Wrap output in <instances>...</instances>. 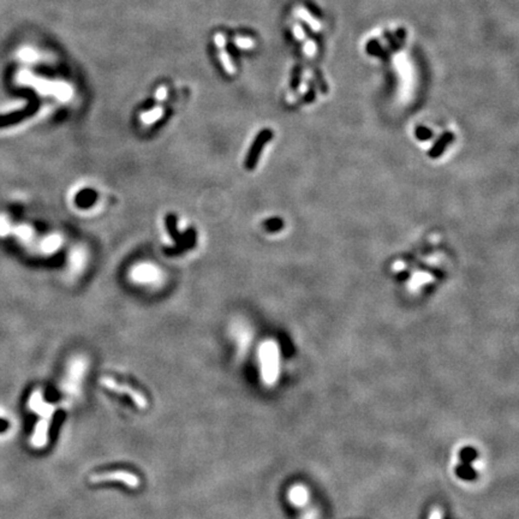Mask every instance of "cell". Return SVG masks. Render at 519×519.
I'll use <instances>...</instances> for the list:
<instances>
[{
  "label": "cell",
  "instance_id": "18",
  "mask_svg": "<svg viewBox=\"0 0 519 519\" xmlns=\"http://www.w3.org/2000/svg\"><path fill=\"white\" fill-rule=\"evenodd\" d=\"M314 100H315V92H314V88L310 87V88H308L306 95H304V101L310 104V102H313Z\"/></svg>",
  "mask_w": 519,
  "mask_h": 519
},
{
  "label": "cell",
  "instance_id": "4",
  "mask_svg": "<svg viewBox=\"0 0 519 519\" xmlns=\"http://www.w3.org/2000/svg\"><path fill=\"white\" fill-rule=\"evenodd\" d=\"M92 483L100 482H121L130 488H137L140 486V479L134 473L126 472V471H112V472L95 473L89 477Z\"/></svg>",
  "mask_w": 519,
  "mask_h": 519
},
{
  "label": "cell",
  "instance_id": "11",
  "mask_svg": "<svg viewBox=\"0 0 519 519\" xmlns=\"http://www.w3.org/2000/svg\"><path fill=\"white\" fill-rule=\"evenodd\" d=\"M60 243H62L60 237L53 235L48 237V238H46L42 243H41V249H42L45 252H52L54 250L59 248Z\"/></svg>",
  "mask_w": 519,
  "mask_h": 519
},
{
  "label": "cell",
  "instance_id": "15",
  "mask_svg": "<svg viewBox=\"0 0 519 519\" xmlns=\"http://www.w3.org/2000/svg\"><path fill=\"white\" fill-rule=\"evenodd\" d=\"M12 230L10 220L5 215H0V237L8 236Z\"/></svg>",
  "mask_w": 519,
  "mask_h": 519
},
{
  "label": "cell",
  "instance_id": "9",
  "mask_svg": "<svg viewBox=\"0 0 519 519\" xmlns=\"http://www.w3.org/2000/svg\"><path fill=\"white\" fill-rule=\"evenodd\" d=\"M98 194L93 189H83L76 195L75 202L78 207L81 208H89L95 203Z\"/></svg>",
  "mask_w": 519,
  "mask_h": 519
},
{
  "label": "cell",
  "instance_id": "6",
  "mask_svg": "<svg viewBox=\"0 0 519 519\" xmlns=\"http://www.w3.org/2000/svg\"><path fill=\"white\" fill-rule=\"evenodd\" d=\"M195 244H196V232H195L194 229H190L182 236V238L177 243V245L173 246V248H167L165 250V252L167 255H178L181 254L182 251H185V250L192 248Z\"/></svg>",
  "mask_w": 519,
  "mask_h": 519
},
{
  "label": "cell",
  "instance_id": "1",
  "mask_svg": "<svg viewBox=\"0 0 519 519\" xmlns=\"http://www.w3.org/2000/svg\"><path fill=\"white\" fill-rule=\"evenodd\" d=\"M258 360L261 362V375L266 383H274L278 379L279 364H280V352L278 345L273 341L262 344L258 350Z\"/></svg>",
  "mask_w": 519,
  "mask_h": 519
},
{
  "label": "cell",
  "instance_id": "3",
  "mask_svg": "<svg viewBox=\"0 0 519 519\" xmlns=\"http://www.w3.org/2000/svg\"><path fill=\"white\" fill-rule=\"evenodd\" d=\"M272 139H273V131H272L271 129H264V130L260 131V133L257 134V136L255 137L251 147H250L248 154H246V158H245V167L246 168L254 169L256 167L260 156H261L262 150H264L266 144H267Z\"/></svg>",
  "mask_w": 519,
  "mask_h": 519
},
{
  "label": "cell",
  "instance_id": "16",
  "mask_svg": "<svg viewBox=\"0 0 519 519\" xmlns=\"http://www.w3.org/2000/svg\"><path fill=\"white\" fill-rule=\"evenodd\" d=\"M160 115H161V110H160V108H155V110L148 112L147 114H143L142 120L146 124H150V123H154L156 119H159Z\"/></svg>",
  "mask_w": 519,
  "mask_h": 519
},
{
  "label": "cell",
  "instance_id": "2",
  "mask_svg": "<svg viewBox=\"0 0 519 519\" xmlns=\"http://www.w3.org/2000/svg\"><path fill=\"white\" fill-rule=\"evenodd\" d=\"M100 383L102 387H105V388H107L108 391H112V392L120 393V394H123V396L130 397V398L133 399V402L136 404L140 409L147 408V405H148V402H147L146 397H144L141 392H139L137 390L130 387L129 384H124V383L118 382V381H115L114 379H112V377H110V376L101 377Z\"/></svg>",
  "mask_w": 519,
  "mask_h": 519
},
{
  "label": "cell",
  "instance_id": "12",
  "mask_svg": "<svg viewBox=\"0 0 519 519\" xmlns=\"http://www.w3.org/2000/svg\"><path fill=\"white\" fill-rule=\"evenodd\" d=\"M11 232H14L15 235L17 236L21 240H23V242H29V240L33 238V235H34V231L27 225L12 227Z\"/></svg>",
  "mask_w": 519,
  "mask_h": 519
},
{
  "label": "cell",
  "instance_id": "17",
  "mask_svg": "<svg viewBox=\"0 0 519 519\" xmlns=\"http://www.w3.org/2000/svg\"><path fill=\"white\" fill-rule=\"evenodd\" d=\"M83 261H84V255H83V252L79 251V250L78 251L76 250V251L72 254V257H71L72 267L75 269H79L83 264Z\"/></svg>",
  "mask_w": 519,
  "mask_h": 519
},
{
  "label": "cell",
  "instance_id": "13",
  "mask_svg": "<svg viewBox=\"0 0 519 519\" xmlns=\"http://www.w3.org/2000/svg\"><path fill=\"white\" fill-rule=\"evenodd\" d=\"M264 227L267 232H278L284 227V220L281 218H271L265 220Z\"/></svg>",
  "mask_w": 519,
  "mask_h": 519
},
{
  "label": "cell",
  "instance_id": "7",
  "mask_svg": "<svg viewBox=\"0 0 519 519\" xmlns=\"http://www.w3.org/2000/svg\"><path fill=\"white\" fill-rule=\"evenodd\" d=\"M288 500L297 507H302L309 501V490L302 485H296L288 492Z\"/></svg>",
  "mask_w": 519,
  "mask_h": 519
},
{
  "label": "cell",
  "instance_id": "14",
  "mask_svg": "<svg viewBox=\"0 0 519 519\" xmlns=\"http://www.w3.org/2000/svg\"><path fill=\"white\" fill-rule=\"evenodd\" d=\"M415 135L419 141H428L433 137V131L427 126H417L415 130Z\"/></svg>",
  "mask_w": 519,
  "mask_h": 519
},
{
  "label": "cell",
  "instance_id": "5",
  "mask_svg": "<svg viewBox=\"0 0 519 519\" xmlns=\"http://www.w3.org/2000/svg\"><path fill=\"white\" fill-rule=\"evenodd\" d=\"M131 277L139 283H153V281L158 280L160 273L158 268H155L152 265H140L136 268H134Z\"/></svg>",
  "mask_w": 519,
  "mask_h": 519
},
{
  "label": "cell",
  "instance_id": "8",
  "mask_svg": "<svg viewBox=\"0 0 519 519\" xmlns=\"http://www.w3.org/2000/svg\"><path fill=\"white\" fill-rule=\"evenodd\" d=\"M454 140V134L453 133H445L437 141V143L431 147L430 150L428 152L429 158L431 159H438L444 154L445 150L448 147V144L453 142Z\"/></svg>",
  "mask_w": 519,
  "mask_h": 519
},
{
  "label": "cell",
  "instance_id": "10",
  "mask_svg": "<svg viewBox=\"0 0 519 519\" xmlns=\"http://www.w3.org/2000/svg\"><path fill=\"white\" fill-rule=\"evenodd\" d=\"M165 224H166V229H167L169 236L172 237L173 240H176V242L178 243L182 238V235L178 232V229H177V217L173 215V214H168L165 219Z\"/></svg>",
  "mask_w": 519,
  "mask_h": 519
}]
</instances>
